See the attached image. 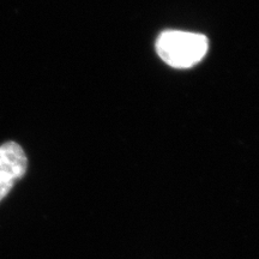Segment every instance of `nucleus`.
Returning <instances> with one entry per match:
<instances>
[{"label": "nucleus", "mask_w": 259, "mask_h": 259, "mask_svg": "<svg viewBox=\"0 0 259 259\" xmlns=\"http://www.w3.org/2000/svg\"><path fill=\"white\" fill-rule=\"evenodd\" d=\"M28 170L24 149L14 141L0 144V202L14 189Z\"/></svg>", "instance_id": "obj_2"}, {"label": "nucleus", "mask_w": 259, "mask_h": 259, "mask_svg": "<svg viewBox=\"0 0 259 259\" xmlns=\"http://www.w3.org/2000/svg\"><path fill=\"white\" fill-rule=\"evenodd\" d=\"M208 48L206 36L190 31L166 30L161 32L156 41L158 57L176 69H189L200 63Z\"/></svg>", "instance_id": "obj_1"}]
</instances>
